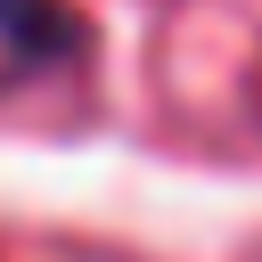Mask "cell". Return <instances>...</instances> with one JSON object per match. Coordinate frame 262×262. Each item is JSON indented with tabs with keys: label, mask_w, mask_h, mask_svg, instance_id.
Returning a JSON list of instances; mask_svg holds the SVG:
<instances>
[{
	"label": "cell",
	"mask_w": 262,
	"mask_h": 262,
	"mask_svg": "<svg viewBox=\"0 0 262 262\" xmlns=\"http://www.w3.org/2000/svg\"><path fill=\"white\" fill-rule=\"evenodd\" d=\"M0 57L16 74H49L66 57H82V25L66 0H0Z\"/></svg>",
	"instance_id": "cell-1"
}]
</instances>
